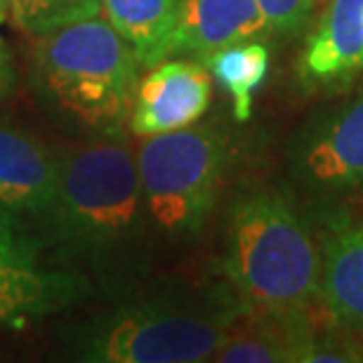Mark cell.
<instances>
[{
	"instance_id": "cell-12",
	"label": "cell",
	"mask_w": 363,
	"mask_h": 363,
	"mask_svg": "<svg viewBox=\"0 0 363 363\" xmlns=\"http://www.w3.org/2000/svg\"><path fill=\"white\" fill-rule=\"evenodd\" d=\"M321 304L340 330L363 337V220L335 224L325 236Z\"/></svg>"
},
{
	"instance_id": "cell-18",
	"label": "cell",
	"mask_w": 363,
	"mask_h": 363,
	"mask_svg": "<svg viewBox=\"0 0 363 363\" xmlns=\"http://www.w3.org/2000/svg\"><path fill=\"white\" fill-rule=\"evenodd\" d=\"M14 85H17V67H14L12 50L0 38V101L10 97L14 92Z\"/></svg>"
},
{
	"instance_id": "cell-11",
	"label": "cell",
	"mask_w": 363,
	"mask_h": 363,
	"mask_svg": "<svg viewBox=\"0 0 363 363\" xmlns=\"http://www.w3.org/2000/svg\"><path fill=\"white\" fill-rule=\"evenodd\" d=\"M272 33L257 0H182L165 60L194 55L203 60L215 50L257 40Z\"/></svg>"
},
{
	"instance_id": "cell-16",
	"label": "cell",
	"mask_w": 363,
	"mask_h": 363,
	"mask_svg": "<svg viewBox=\"0 0 363 363\" xmlns=\"http://www.w3.org/2000/svg\"><path fill=\"white\" fill-rule=\"evenodd\" d=\"M99 14V0H12V17L17 26L35 38Z\"/></svg>"
},
{
	"instance_id": "cell-9",
	"label": "cell",
	"mask_w": 363,
	"mask_h": 363,
	"mask_svg": "<svg viewBox=\"0 0 363 363\" xmlns=\"http://www.w3.org/2000/svg\"><path fill=\"white\" fill-rule=\"evenodd\" d=\"M304 309L245 311L210 361L217 363H318L325 342Z\"/></svg>"
},
{
	"instance_id": "cell-10",
	"label": "cell",
	"mask_w": 363,
	"mask_h": 363,
	"mask_svg": "<svg viewBox=\"0 0 363 363\" xmlns=\"http://www.w3.org/2000/svg\"><path fill=\"white\" fill-rule=\"evenodd\" d=\"M62 154L38 135L0 121V208L45 215L60 186Z\"/></svg>"
},
{
	"instance_id": "cell-1",
	"label": "cell",
	"mask_w": 363,
	"mask_h": 363,
	"mask_svg": "<svg viewBox=\"0 0 363 363\" xmlns=\"http://www.w3.org/2000/svg\"><path fill=\"white\" fill-rule=\"evenodd\" d=\"M43 220L60 267L94 281L111 297L135 290L149 269L154 231L137 156L123 135L90 137L62 151L60 186Z\"/></svg>"
},
{
	"instance_id": "cell-15",
	"label": "cell",
	"mask_w": 363,
	"mask_h": 363,
	"mask_svg": "<svg viewBox=\"0 0 363 363\" xmlns=\"http://www.w3.org/2000/svg\"><path fill=\"white\" fill-rule=\"evenodd\" d=\"M201 64L231 97L236 121H248L252 99L269 74V48L257 40L236 43L210 52Z\"/></svg>"
},
{
	"instance_id": "cell-13",
	"label": "cell",
	"mask_w": 363,
	"mask_h": 363,
	"mask_svg": "<svg viewBox=\"0 0 363 363\" xmlns=\"http://www.w3.org/2000/svg\"><path fill=\"white\" fill-rule=\"evenodd\" d=\"M311 83H337L363 71V0H328L300 62Z\"/></svg>"
},
{
	"instance_id": "cell-17",
	"label": "cell",
	"mask_w": 363,
	"mask_h": 363,
	"mask_svg": "<svg viewBox=\"0 0 363 363\" xmlns=\"http://www.w3.org/2000/svg\"><path fill=\"white\" fill-rule=\"evenodd\" d=\"M272 33L297 35L309 24L316 0H257Z\"/></svg>"
},
{
	"instance_id": "cell-7",
	"label": "cell",
	"mask_w": 363,
	"mask_h": 363,
	"mask_svg": "<svg viewBox=\"0 0 363 363\" xmlns=\"http://www.w3.org/2000/svg\"><path fill=\"white\" fill-rule=\"evenodd\" d=\"M90 293L81 274L48 267L40 248L0 208V325L19 328L35 318L60 314Z\"/></svg>"
},
{
	"instance_id": "cell-2",
	"label": "cell",
	"mask_w": 363,
	"mask_h": 363,
	"mask_svg": "<svg viewBox=\"0 0 363 363\" xmlns=\"http://www.w3.org/2000/svg\"><path fill=\"white\" fill-rule=\"evenodd\" d=\"M248 307L229 283L149 290L67 333L71 357L90 363L210 361Z\"/></svg>"
},
{
	"instance_id": "cell-6",
	"label": "cell",
	"mask_w": 363,
	"mask_h": 363,
	"mask_svg": "<svg viewBox=\"0 0 363 363\" xmlns=\"http://www.w3.org/2000/svg\"><path fill=\"white\" fill-rule=\"evenodd\" d=\"M288 170L304 194H363V92L309 123L288 149Z\"/></svg>"
},
{
	"instance_id": "cell-5",
	"label": "cell",
	"mask_w": 363,
	"mask_h": 363,
	"mask_svg": "<svg viewBox=\"0 0 363 363\" xmlns=\"http://www.w3.org/2000/svg\"><path fill=\"white\" fill-rule=\"evenodd\" d=\"M224 163L227 135L215 125L144 137L137 172L154 236L186 243L201 234L217 201Z\"/></svg>"
},
{
	"instance_id": "cell-8",
	"label": "cell",
	"mask_w": 363,
	"mask_h": 363,
	"mask_svg": "<svg viewBox=\"0 0 363 363\" xmlns=\"http://www.w3.org/2000/svg\"><path fill=\"white\" fill-rule=\"evenodd\" d=\"M213 97L208 69L201 62L161 60L137 81L128 128L137 137L191 128L208 111Z\"/></svg>"
},
{
	"instance_id": "cell-19",
	"label": "cell",
	"mask_w": 363,
	"mask_h": 363,
	"mask_svg": "<svg viewBox=\"0 0 363 363\" xmlns=\"http://www.w3.org/2000/svg\"><path fill=\"white\" fill-rule=\"evenodd\" d=\"M12 14V0H0V24H5Z\"/></svg>"
},
{
	"instance_id": "cell-14",
	"label": "cell",
	"mask_w": 363,
	"mask_h": 363,
	"mask_svg": "<svg viewBox=\"0 0 363 363\" xmlns=\"http://www.w3.org/2000/svg\"><path fill=\"white\" fill-rule=\"evenodd\" d=\"M182 0H99L104 19L135 50L140 67L165 60Z\"/></svg>"
},
{
	"instance_id": "cell-4",
	"label": "cell",
	"mask_w": 363,
	"mask_h": 363,
	"mask_svg": "<svg viewBox=\"0 0 363 363\" xmlns=\"http://www.w3.org/2000/svg\"><path fill=\"white\" fill-rule=\"evenodd\" d=\"M222 248L224 281L250 311L321 302V250L279 194L238 196L227 213Z\"/></svg>"
},
{
	"instance_id": "cell-3",
	"label": "cell",
	"mask_w": 363,
	"mask_h": 363,
	"mask_svg": "<svg viewBox=\"0 0 363 363\" xmlns=\"http://www.w3.org/2000/svg\"><path fill=\"white\" fill-rule=\"evenodd\" d=\"M137 69L135 50L99 14L38 35L28 55V85L64 130L116 137L130 121Z\"/></svg>"
}]
</instances>
